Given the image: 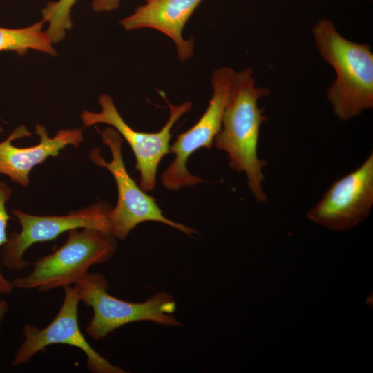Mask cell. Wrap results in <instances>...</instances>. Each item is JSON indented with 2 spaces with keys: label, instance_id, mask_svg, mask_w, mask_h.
<instances>
[{
  "label": "cell",
  "instance_id": "obj_10",
  "mask_svg": "<svg viewBox=\"0 0 373 373\" xmlns=\"http://www.w3.org/2000/svg\"><path fill=\"white\" fill-rule=\"evenodd\" d=\"M373 205V154L356 169L335 181L307 213L324 227L344 231L369 215Z\"/></svg>",
  "mask_w": 373,
  "mask_h": 373
},
{
  "label": "cell",
  "instance_id": "obj_12",
  "mask_svg": "<svg viewBox=\"0 0 373 373\" xmlns=\"http://www.w3.org/2000/svg\"><path fill=\"white\" fill-rule=\"evenodd\" d=\"M202 1L144 0L119 23L126 30L151 28L162 32L175 44L179 59L185 61L193 55L195 41L193 38L184 39L183 30Z\"/></svg>",
  "mask_w": 373,
  "mask_h": 373
},
{
  "label": "cell",
  "instance_id": "obj_13",
  "mask_svg": "<svg viewBox=\"0 0 373 373\" xmlns=\"http://www.w3.org/2000/svg\"><path fill=\"white\" fill-rule=\"evenodd\" d=\"M44 23L42 20L21 28L0 27V52L14 51L23 56L29 50H34L51 56L57 55L53 44L43 30Z\"/></svg>",
  "mask_w": 373,
  "mask_h": 373
},
{
  "label": "cell",
  "instance_id": "obj_6",
  "mask_svg": "<svg viewBox=\"0 0 373 373\" xmlns=\"http://www.w3.org/2000/svg\"><path fill=\"white\" fill-rule=\"evenodd\" d=\"M100 111L84 110L80 115L84 126L106 124L116 130L131 148L135 159V169L140 172V186L145 192L153 190L156 184L158 166L169 153L171 129L177 121L192 106L191 102L173 105L166 100L169 108V119L156 133H146L132 128L118 112L112 97L103 93L98 98Z\"/></svg>",
  "mask_w": 373,
  "mask_h": 373
},
{
  "label": "cell",
  "instance_id": "obj_11",
  "mask_svg": "<svg viewBox=\"0 0 373 373\" xmlns=\"http://www.w3.org/2000/svg\"><path fill=\"white\" fill-rule=\"evenodd\" d=\"M35 130L39 137V143L35 146L17 147L12 144L17 139L32 135L24 125L16 128L6 140L0 142V174L23 187L29 185L30 173L35 166L42 164L49 157H57L67 146L79 147L84 140L80 128L61 129L53 137H50L40 124H35Z\"/></svg>",
  "mask_w": 373,
  "mask_h": 373
},
{
  "label": "cell",
  "instance_id": "obj_3",
  "mask_svg": "<svg viewBox=\"0 0 373 373\" xmlns=\"http://www.w3.org/2000/svg\"><path fill=\"white\" fill-rule=\"evenodd\" d=\"M117 249L111 233L89 228L68 231L66 241L52 253L37 260L32 271L12 280L15 289L45 292L75 285L93 265L108 260Z\"/></svg>",
  "mask_w": 373,
  "mask_h": 373
},
{
  "label": "cell",
  "instance_id": "obj_9",
  "mask_svg": "<svg viewBox=\"0 0 373 373\" xmlns=\"http://www.w3.org/2000/svg\"><path fill=\"white\" fill-rule=\"evenodd\" d=\"M77 285L64 287L62 305L55 318L45 327L26 323L22 333L24 339L12 361V366L29 362L34 356L46 347L66 344L81 350L86 357V368L93 373H124L125 370L111 363L96 352L86 340L78 323V305L80 303Z\"/></svg>",
  "mask_w": 373,
  "mask_h": 373
},
{
  "label": "cell",
  "instance_id": "obj_15",
  "mask_svg": "<svg viewBox=\"0 0 373 373\" xmlns=\"http://www.w3.org/2000/svg\"><path fill=\"white\" fill-rule=\"evenodd\" d=\"M12 189L4 182L0 181V250L6 243L8 236L6 229L10 216L6 211V203L10 199ZM12 280L6 279L0 269V294H10L14 289Z\"/></svg>",
  "mask_w": 373,
  "mask_h": 373
},
{
  "label": "cell",
  "instance_id": "obj_2",
  "mask_svg": "<svg viewBox=\"0 0 373 373\" xmlns=\"http://www.w3.org/2000/svg\"><path fill=\"white\" fill-rule=\"evenodd\" d=\"M312 34L321 58L334 70L336 78L327 91L334 113L348 121L373 108V53L368 44L344 37L333 21L321 19Z\"/></svg>",
  "mask_w": 373,
  "mask_h": 373
},
{
  "label": "cell",
  "instance_id": "obj_5",
  "mask_svg": "<svg viewBox=\"0 0 373 373\" xmlns=\"http://www.w3.org/2000/svg\"><path fill=\"white\" fill-rule=\"evenodd\" d=\"M102 142L111 153V160L107 162L98 148L89 153L90 161L95 165L106 168L114 178L117 188V202L109 215L111 234L117 239L124 240L139 224L155 221L166 224L187 235L197 231L166 218L155 200L139 186L128 173L122 153V137L112 127L100 132Z\"/></svg>",
  "mask_w": 373,
  "mask_h": 373
},
{
  "label": "cell",
  "instance_id": "obj_17",
  "mask_svg": "<svg viewBox=\"0 0 373 373\" xmlns=\"http://www.w3.org/2000/svg\"><path fill=\"white\" fill-rule=\"evenodd\" d=\"M8 310V304L4 300H0V329L3 319Z\"/></svg>",
  "mask_w": 373,
  "mask_h": 373
},
{
  "label": "cell",
  "instance_id": "obj_7",
  "mask_svg": "<svg viewBox=\"0 0 373 373\" xmlns=\"http://www.w3.org/2000/svg\"><path fill=\"white\" fill-rule=\"evenodd\" d=\"M111 209L108 203L101 202L61 216H38L12 210L21 230L10 233L1 249L4 266L14 271L24 269L29 262L23 259V256L30 247L55 240L72 229L89 228L111 234L108 218Z\"/></svg>",
  "mask_w": 373,
  "mask_h": 373
},
{
  "label": "cell",
  "instance_id": "obj_16",
  "mask_svg": "<svg viewBox=\"0 0 373 373\" xmlns=\"http://www.w3.org/2000/svg\"><path fill=\"white\" fill-rule=\"evenodd\" d=\"M121 0H93L91 6L97 12H111L119 7Z\"/></svg>",
  "mask_w": 373,
  "mask_h": 373
},
{
  "label": "cell",
  "instance_id": "obj_14",
  "mask_svg": "<svg viewBox=\"0 0 373 373\" xmlns=\"http://www.w3.org/2000/svg\"><path fill=\"white\" fill-rule=\"evenodd\" d=\"M77 0L48 2L41 10L42 20L48 24L46 30L52 44L61 41L73 26L71 10Z\"/></svg>",
  "mask_w": 373,
  "mask_h": 373
},
{
  "label": "cell",
  "instance_id": "obj_8",
  "mask_svg": "<svg viewBox=\"0 0 373 373\" xmlns=\"http://www.w3.org/2000/svg\"><path fill=\"white\" fill-rule=\"evenodd\" d=\"M236 71L229 67L216 69L211 75L213 93L209 105L199 120L189 129L179 134L170 146L169 153L175 155L173 162L162 174V183L171 190L191 186L202 180L189 173V157L201 148L211 149L220 132L222 118Z\"/></svg>",
  "mask_w": 373,
  "mask_h": 373
},
{
  "label": "cell",
  "instance_id": "obj_4",
  "mask_svg": "<svg viewBox=\"0 0 373 373\" xmlns=\"http://www.w3.org/2000/svg\"><path fill=\"white\" fill-rule=\"evenodd\" d=\"M75 285L79 289L80 301L93 309V315L86 332L94 341L104 338L115 329L133 322L151 321L172 327L182 325L173 315L176 303L166 292H158L141 303L125 301L108 292V282L99 273L88 272Z\"/></svg>",
  "mask_w": 373,
  "mask_h": 373
},
{
  "label": "cell",
  "instance_id": "obj_18",
  "mask_svg": "<svg viewBox=\"0 0 373 373\" xmlns=\"http://www.w3.org/2000/svg\"><path fill=\"white\" fill-rule=\"evenodd\" d=\"M370 1H372V0H370Z\"/></svg>",
  "mask_w": 373,
  "mask_h": 373
},
{
  "label": "cell",
  "instance_id": "obj_1",
  "mask_svg": "<svg viewBox=\"0 0 373 373\" xmlns=\"http://www.w3.org/2000/svg\"><path fill=\"white\" fill-rule=\"evenodd\" d=\"M269 94L267 88L256 86L251 68L236 72L221 129L213 142L216 148L227 154L230 167L245 173L248 187L258 203L267 200L262 188L267 162L258 155L260 128L267 118L258 102Z\"/></svg>",
  "mask_w": 373,
  "mask_h": 373
}]
</instances>
